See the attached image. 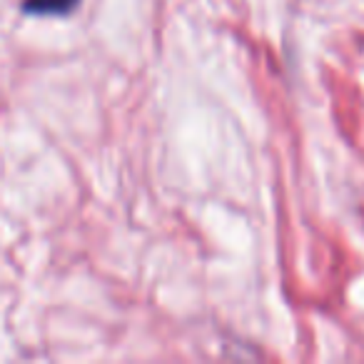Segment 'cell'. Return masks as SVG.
Wrapping results in <instances>:
<instances>
[{"label":"cell","instance_id":"1","mask_svg":"<svg viewBox=\"0 0 364 364\" xmlns=\"http://www.w3.org/2000/svg\"><path fill=\"white\" fill-rule=\"evenodd\" d=\"M80 0H23V11L36 13V16H63V13L75 11Z\"/></svg>","mask_w":364,"mask_h":364}]
</instances>
